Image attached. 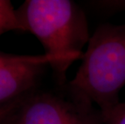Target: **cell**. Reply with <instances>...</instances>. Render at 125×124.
Listing matches in <instances>:
<instances>
[{
	"label": "cell",
	"instance_id": "6da1fadb",
	"mask_svg": "<svg viewBox=\"0 0 125 124\" xmlns=\"http://www.w3.org/2000/svg\"><path fill=\"white\" fill-rule=\"evenodd\" d=\"M16 11L23 31L33 34L52 58L58 84L65 86L69 67L82 60L90 38L84 10L70 0H27Z\"/></svg>",
	"mask_w": 125,
	"mask_h": 124
},
{
	"label": "cell",
	"instance_id": "7a4b0ae2",
	"mask_svg": "<svg viewBox=\"0 0 125 124\" xmlns=\"http://www.w3.org/2000/svg\"><path fill=\"white\" fill-rule=\"evenodd\" d=\"M68 87L107 116L125 86V23H103L90 36L82 64Z\"/></svg>",
	"mask_w": 125,
	"mask_h": 124
},
{
	"label": "cell",
	"instance_id": "3957f363",
	"mask_svg": "<svg viewBox=\"0 0 125 124\" xmlns=\"http://www.w3.org/2000/svg\"><path fill=\"white\" fill-rule=\"evenodd\" d=\"M6 124H105V118L66 84L61 92L34 89L15 100Z\"/></svg>",
	"mask_w": 125,
	"mask_h": 124
},
{
	"label": "cell",
	"instance_id": "277c9868",
	"mask_svg": "<svg viewBox=\"0 0 125 124\" xmlns=\"http://www.w3.org/2000/svg\"><path fill=\"white\" fill-rule=\"evenodd\" d=\"M47 65L52 60L45 54L0 57V107L36 89Z\"/></svg>",
	"mask_w": 125,
	"mask_h": 124
},
{
	"label": "cell",
	"instance_id": "5b68a950",
	"mask_svg": "<svg viewBox=\"0 0 125 124\" xmlns=\"http://www.w3.org/2000/svg\"><path fill=\"white\" fill-rule=\"evenodd\" d=\"M9 31H23L17 11L7 0H0V36Z\"/></svg>",
	"mask_w": 125,
	"mask_h": 124
},
{
	"label": "cell",
	"instance_id": "8992f818",
	"mask_svg": "<svg viewBox=\"0 0 125 124\" xmlns=\"http://www.w3.org/2000/svg\"><path fill=\"white\" fill-rule=\"evenodd\" d=\"M84 5L103 14L111 15L125 10V0H94L85 2Z\"/></svg>",
	"mask_w": 125,
	"mask_h": 124
},
{
	"label": "cell",
	"instance_id": "52a82bcc",
	"mask_svg": "<svg viewBox=\"0 0 125 124\" xmlns=\"http://www.w3.org/2000/svg\"><path fill=\"white\" fill-rule=\"evenodd\" d=\"M105 124H125V102H119L106 116Z\"/></svg>",
	"mask_w": 125,
	"mask_h": 124
},
{
	"label": "cell",
	"instance_id": "ba28073f",
	"mask_svg": "<svg viewBox=\"0 0 125 124\" xmlns=\"http://www.w3.org/2000/svg\"><path fill=\"white\" fill-rule=\"evenodd\" d=\"M15 102V101L7 105L0 107V124H6L10 113H11L13 108H14Z\"/></svg>",
	"mask_w": 125,
	"mask_h": 124
}]
</instances>
